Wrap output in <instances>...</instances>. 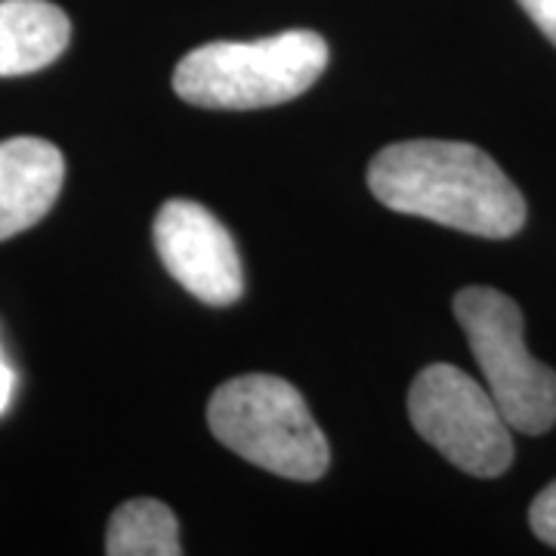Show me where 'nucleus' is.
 I'll list each match as a JSON object with an SVG mask.
<instances>
[{
  "label": "nucleus",
  "instance_id": "obj_1",
  "mask_svg": "<svg viewBox=\"0 0 556 556\" xmlns=\"http://www.w3.org/2000/svg\"><path fill=\"white\" fill-rule=\"evenodd\" d=\"M368 189L396 214L479 239H510L526 223V201L517 186L470 142H393L371 161Z\"/></svg>",
  "mask_w": 556,
  "mask_h": 556
},
{
  "label": "nucleus",
  "instance_id": "obj_2",
  "mask_svg": "<svg viewBox=\"0 0 556 556\" xmlns=\"http://www.w3.org/2000/svg\"><path fill=\"white\" fill-rule=\"evenodd\" d=\"M328 65L316 31H281L260 40H214L179 60L174 90L199 109H266L306 93Z\"/></svg>",
  "mask_w": 556,
  "mask_h": 556
},
{
  "label": "nucleus",
  "instance_id": "obj_3",
  "mask_svg": "<svg viewBox=\"0 0 556 556\" xmlns=\"http://www.w3.org/2000/svg\"><path fill=\"white\" fill-rule=\"evenodd\" d=\"M211 433L244 460L276 477L313 482L331 464L328 439L306 402L276 375L226 380L207 405Z\"/></svg>",
  "mask_w": 556,
  "mask_h": 556
},
{
  "label": "nucleus",
  "instance_id": "obj_4",
  "mask_svg": "<svg viewBox=\"0 0 556 556\" xmlns=\"http://www.w3.org/2000/svg\"><path fill=\"white\" fill-rule=\"evenodd\" d=\"M455 316L510 430L547 433L556 424V371L529 356L517 303L495 288L473 285L457 291Z\"/></svg>",
  "mask_w": 556,
  "mask_h": 556
},
{
  "label": "nucleus",
  "instance_id": "obj_5",
  "mask_svg": "<svg viewBox=\"0 0 556 556\" xmlns=\"http://www.w3.org/2000/svg\"><path fill=\"white\" fill-rule=\"evenodd\" d=\"M408 417L439 455L470 477H501L514 464L510 424L485 387L455 365H427L408 390Z\"/></svg>",
  "mask_w": 556,
  "mask_h": 556
},
{
  "label": "nucleus",
  "instance_id": "obj_6",
  "mask_svg": "<svg viewBox=\"0 0 556 556\" xmlns=\"http://www.w3.org/2000/svg\"><path fill=\"white\" fill-rule=\"evenodd\" d=\"M152 239L161 263L179 285L211 306H229L244 291L236 241L204 204L170 199L155 217Z\"/></svg>",
  "mask_w": 556,
  "mask_h": 556
},
{
  "label": "nucleus",
  "instance_id": "obj_7",
  "mask_svg": "<svg viewBox=\"0 0 556 556\" xmlns=\"http://www.w3.org/2000/svg\"><path fill=\"white\" fill-rule=\"evenodd\" d=\"M65 182L62 152L38 137L0 142V241L13 239L50 214Z\"/></svg>",
  "mask_w": 556,
  "mask_h": 556
},
{
  "label": "nucleus",
  "instance_id": "obj_8",
  "mask_svg": "<svg viewBox=\"0 0 556 556\" xmlns=\"http://www.w3.org/2000/svg\"><path fill=\"white\" fill-rule=\"evenodd\" d=\"M72 40V22L50 0H0V78L53 65Z\"/></svg>",
  "mask_w": 556,
  "mask_h": 556
},
{
  "label": "nucleus",
  "instance_id": "obj_9",
  "mask_svg": "<svg viewBox=\"0 0 556 556\" xmlns=\"http://www.w3.org/2000/svg\"><path fill=\"white\" fill-rule=\"evenodd\" d=\"M109 556H179L177 517L155 497L124 501L109 519L105 532Z\"/></svg>",
  "mask_w": 556,
  "mask_h": 556
},
{
  "label": "nucleus",
  "instance_id": "obj_10",
  "mask_svg": "<svg viewBox=\"0 0 556 556\" xmlns=\"http://www.w3.org/2000/svg\"><path fill=\"white\" fill-rule=\"evenodd\" d=\"M529 522H532V532H535L544 544L556 547V482H551V485L532 501Z\"/></svg>",
  "mask_w": 556,
  "mask_h": 556
},
{
  "label": "nucleus",
  "instance_id": "obj_11",
  "mask_svg": "<svg viewBox=\"0 0 556 556\" xmlns=\"http://www.w3.org/2000/svg\"><path fill=\"white\" fill-rule=\"evenodd\" d=\"M519 7L541 28V35L556 47V0H519Z\"/></svg>",
  "mask_w": 556,
  "mask_h": 556
},
{
  "label": "nucleus",
  "instance_id": "obj_12",
  "mask_svg": "<svg viewBox=\"0 0 556 556\" xmlns=\"http://www.w3.org/2000/svg\"><path fill=\"white\" fill-rule=\"evenodd\" d=\"M13 390H16V371H13V365L3 358V350H0V415L10 408Z\"/></svg>",
  "mask_w": 556,
  "mask_h": 556
}]
</instances>
